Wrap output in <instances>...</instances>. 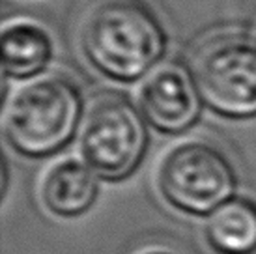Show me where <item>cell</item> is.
<instances>
[{
    "instance_id": "obj_10",
    "label": "cell",
    "mask_w": 256,
    "mask_h": 254,
    "mask_svg": "<svg viewBox=\"0 0 256 254\" xmlns=\"http://www.w3.org/2000/svg\"><path fill=\"white\" fill-rule=\"evenodd\" d=\"M138 254H178V252H174V250H170V248L152 247V248H146V250H142V252H138Z\"/></svg>"
},
{
    "instance_id": "obj_7",
    "label": "cell",
    "mask_w": 256,
    "mask_h": 254,
    "mask_svg": "<svg viewBox=\"0 0 256 254\" xmlns=\"http://www.w3.org/2000/svg\"><path fill=\"white\" fill-rule=\"evenodd\" d=\"M100 194V176L84 161L73 157L52 164L42 180L43 206L56 217L73 219L86 213Z\"/></svg>"
},
{
    "instance_id": "obj_5",
    "label": "cell",
    "mask_w": 256,
    "mask_h": 254,
    "mask_svg": "<svg viewBox=\"0 0 256 254\" xmlns=\"http://www.w3.org/2000/svg\"><path fill=\"white\" fill-rule=\"evenodd\" d=\"M148 122L128 99L105 98L86 116L78 150L82 161L105 180H124L142 162L148 150Z\"/></svg>"
},
{
    "instance_id": "obj_3",
    "label": "cell",
    "mask_w": 256,
    "mask_h": 254,
    "mask_svg": "<svg viewBox=\"0 0 256 254\" xmlns=\"http://www.w3.org/2000/svg\"><path fill=\"white\" fill-rule=\"evenodd\" d=\"M157 187L168 204L187 215H212L234 198L238 174L220 148L185 140L166 152L157 166Z\"/></svg>"
},
{
    "instance_id": "obj_1",
    "label": "cell",
    "mask_w": 256,
    "mask_h": 254,
    "mask_svg": "<svg viewBox=\"0 0 256 254\" xmlns=\"http://www.w3.org/2000/svg\"><path fill=\"white\" fill-rule=\"evenodd\" d=\"M78 43L103 77L135 82L159 66L166 32L144 0H92L78 22Z\"/></svg>"
},
{
    "instance_id": "obj_9",
    "label": "cell",
    "mask_w": 256,
    "mask_h": 254,
    "mask_svg": "<svg viewBox=\"0 0 256 254\" xmlns=\"http://www.w3.org/2000/svg\"><path fill=\"white\" fill-rule=\"evenodd\" d=\"M2 71L6 77L32 78L52 56L50 36L34 22L15 21L2 30Z\"/></svg>"
},
{
    "instance_id": "obj_8",
    "label": "cell",
    "mask_w": 256,
    "mask_h": 254,
    "mask_svg": "<svg viewBox=\"0 0 256 254\" xmlns=\"http://www.w3.org/2000/svg\"><path fill=\"white\" fill-rule=\"evenodd\" d=\"M206 241L217 254L256 252V202L234 196L217 208L206 222Z\"/></svg>"
},
{
    "instance_id": "obj_6",
    "label": "cell",
    "mask_w": 256,
    "mask_h": 254,
    "mask_svg": "<svg viewBox=\"0 0 256 254\" xmlns=\"http://www.w3.org/2000/svg\"><path fill=\"white\" fill-rule=\"evenodd\" d=\"M138 106L156 131L180 134L196 124L202 99L189 71L178 64H161L144 80Z\"/></svg>"
},
{
    "instance_id": "obj_2",
    "label": "cell",
    "mask_w": 256,
    "mask_h": 254,
    "mask_svg": "<svg viewBox=\"0 0 256 254\" xmlns=\"http://www.w3.org/2000/svg\"><path fill=\"white\" fill-rule=\"evenodd\" d=\"M82 112V94L72 78L43 75L22 84L4 106V136L19 156L50 157L73 140Z\"/></svg>"
},
{
    "instance_id": "obj_4",
    "label": "cell",
    "mask_w": 256,
    "mask_h": 254,
    "mask_svg": "<svg viewBox=\"0 0 256 254\" xmlns=\"http://www.w3.org/2000/svg\"><path fill=\"white\" fill-rule=\"evenodd\" d=\"M200 99L230 120L256 116V43L242 36L208 42L192 62Z\"/></svg>"
}]
</instances>
